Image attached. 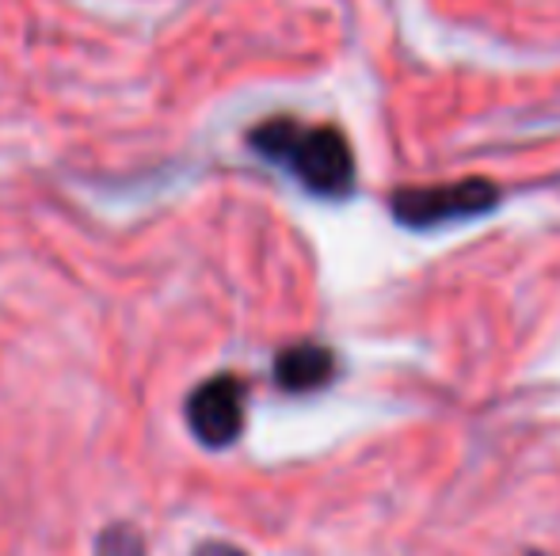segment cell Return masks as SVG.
Masks as SVG:
<instances>
[{
    "label": "cell",
    "mask_w": 560,
    "mask_h": 556,
    "mask_svg": "<svg viewBox=\"0 0 560 556\" xmlns=\"http://www.w3.org/2000/svg\"><path fill=\"white\" fill-rule=\"evenodd\" d=\"M248 145L264 161L287 168L305 191L320 199H347L354 187V153L336 127H305L290 115L252 127Z\"/></svg>",
    "instance_id": "obj_1"
},
{
    "label": "cell",
    "mask_w": 560,
    "mask_h": 556,
    "mask_svg": "<svg viewBox=\"0 0 560 556\" xmlns=\"http://www.w3.org/2000/svg\"><path fill=\"white\" fill-rule=\"evenodd\" d=\"M500 199L503 194L492 179L469 176L439 187H400V191H393L389 210L405 229H443V225L492 214Z\"/></svg>",
    "instance_id": "obj_2"
},
{
    "label": "cell",
    "mask_w": 560,
    "mask_h": 556,
    "mask_svg": "<svg viewBox=\"0 0 560 556\" xmlns=\"http://www.w3.org/2000/svg\"><path fill=\"white\" fill-rule=\"evenodd\" d=\"M187 423H191L195 438L210 450L233 446L244 430V381L233 374L202 381L187 401Z\"/></svg>",
    "instance_id": "obj_3"
},
{
    "label": "cell",
    "mask_w": 560,
    "mask_h": 556,
    "mask_svg": "<svg viewBox=\"0 0 560 556\" xmlns=\"http://www.w3.org/2000/svg\"><path fill=\"white\" fill-rule=\"evenodd\" d=\"M339 374V358L325 343H290L275 358V386L287 393H317V389L332 386Z\"/></svg>",
    "instance_id": "obj_4"
},
{
    "label": "cell",
    "mask_w": 560,
    "mask_h": 556,
    "mask_svg": "<svg viewBox=\"0 0 560 556\" xmlns=\"http://www.w3.org/2000/svg\"><path fill=\"white\" fill-rule=\"evenodd\" d=\"M96 556H145V542L133 527H107L96 542Z\"/></svg>",
    "instance_id": "obj_5"
},
{
    "label": "cell",
    "mask_w": 560,
    "mask_h": 556,
    "mask_svg": "<svg viewBox=\"0 0 560 556\" xmlns=\"http://www.w3.org/2000/svg\"><path fill=\"white\" fill-rule=\"evenodd\" d=\"M195 556H248V553H241L236 545H225V542H207L195 549Z\"/></svg>",
    "instance_id": "obj_6"
}]
</instances>
